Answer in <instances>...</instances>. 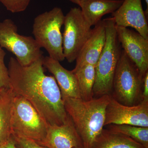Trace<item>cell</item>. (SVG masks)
<instances>
[{"label": "cell", "mask_w": 148, "mask_h": 148, "mask_svg": "<svg viewBox=\"0 0 148 148\" xmlns=\"http://www.w3.org/2000/svg\"><path fill=\"white\" fill-rule=\"evenodd\" d=\"M44 57L25 66L11 57L8 68L10 87L34 107L48 125H62L69 117L55 78L45 73Z\"/></svg>", "instance_id": "cell-1"}, {"label": "cell", "mask_w": 148, "mask_h": 148, "mask_svg": "<svg viewBox=\"0 0 148 148\" xmlns=\"http://www.w3.org/2000/svg\"><path fill=\"white\" fill-rule=\"evenodd\" d=\"M109 94L84 101L81 98H63L66 112L82 141L83 148H92L105 126Z\"/></svg>", "instance_id": "cell-2"}, {"label": "cell", "mask_w": 148, "mask_h": 148, "mask_svg": "<svg viewBox=\"0 0 148 148\" xmlns=\"http://www.w3.org/2000/svg\"><path fill=\"white\" fill-rule=\"evenodd\" d=\"M103 20L106 28V42L95 66V79L92 89L93 94L101 96L109 94L112 89L114 76L122 51L113 18Z\"/></svg>", "instance_id": "cell-3"}, {"label": "cell", "mask_w": 148, "mask_h": 148, "mask_svg": "<svg viewBox=\"0 0 148 148\" xmlns=\"http://www.w3.org/2000/svg\"><path fill=\"white\" fill-rule=\"evenodd\" d=\"M65 15L60 8L39 14L33 25L34 38L41 48H44L49 57L59 62L65 60L63 48L61 27Z\"/></svg>", "instance_id": "cell-4"}, {"label": "cell", "mask_w": 148, "mask_h": 148, "mask_svg": "<svg viewBox=\"0 0 148 148\" xmlns=\"http://www.w3.org/2000/svg\"><path fill=\"white\" fill-rule=\"evenodd\" d=\"M48 125L29 101L15 94L12 112V135L41 142L46 135Z\"/></svg>", "instance_id": "cell-5"}, {"label": "cell", "mask_w": 148, "mask_h": 148, "mask_svg": "<svg viewBox=\"0 0 148 148\" xmlns=\"http://www.w3.org/2000/svg\"><path fill=\"white\" fill-rule=\"evenodd\" d=\"M0 47L13 53L19 64L28 66L43 56L42 51L33 37L18 34L12 19L0 21Z\"/></svg>", "instance_id": "cell-6"}, {"label": "cell", "mask_w": 148, "mask_h": 148, "mask_svg": "<svg viewBox=\"0 0 148 148\" xmlns=\"http://www.w3.org/2000/svg\"><path fill=\"white\" fill-rule=\"evenodd\" d=\"M144 76L122 49L113 83L116 100L126 106L135 105L142 96Z\"/></svg>", "instance_id": "cell-7"}, {"label": "cell", "mask_w": 148, "mask_h": 148, "mask_svg": "<svg viewBox=\"0 0 148 148\" xmlns=\"http://www.w3.org/2000/svg\"><path fill=\"white\" fill-rule=\"evenodd\" d=\"M63 35V52L69 63L75 61L91 32V26L80 8H73L65 16Z\"/></svg>", "instance_id": "cell-8"}, {"label": "cell", "mask_w": 148, "mask_h": 148, "mask_svg": "<svg viewBox=\"0 0 148 148\" xmlns=\"http://www.w3.org/2000/svg\"><path fill=\"white\" fill-rule=\"evenodd\" d=\"M109 125H129L148 127V101L138 105L126 106L111 96L106 109L105 126Z\"/></svg>", "instance_id": "cell-9"}, {"label": "cell", "mask_w": 148, "mask_h": 148, "mask_svg": "<svg viewBox=\"0 0 148 148\" xmlns=\"http://www.w3.org/2000/svg\"><path fill=\"white\" fill-rule=\"evenodd\" d=\"M116 31L122 50L145 75L148 71V40L126 27L116 26Z\"/></svg>", "instance_id": "cell-10"}, {"label": "cell", "mask_w": 148, "mask_h": 148, "mask_svg": "<svg viewBox=\"0 0 148 148\" xmlns=\"http://www.w3.org/2000/svg\"><path fill=\"white\" fill-rule=\"evenodd\" d=\"M112 15L116 26L131 27L148 40V18L143 10L141 0H124Z\"/></svg>", "instance_id": "cell-11"}, {"label": "cell", "mask_w": 148, "mask_h": 148, "mask_svg": "<svg viewBox=\"0 0 148 148\" xmlns=\"http://www.w3.org/2000/svg\"><path fill=\"white\" fill-rule=\"evenodd\" d=\"M106 31L103 20L95 25L91 30L84 45L76 59L75 67L73 71L86 65L96 66L105 45Z\"/></svg>", "instance_id": "cell-12"}, {"label": "cell", "mask_w": 148, "mask_h": 148, "mask_svg": "<svg viewBox=\"0 0 148 148\" xmlns=\"http://www.w3.org/2000/svg\"><path fill=\"white\" fill-rule=\"evenodd\" d=\"M38 144L48 148H83L81 139L70 117L62 125H48L45 138Z\"/></svg>", "instance_id": "cell-13"}, {"label": "cell", "mask_w": 148, "mask_h": 148, "mask_svg": "<svg viewBox=\"0 0 148 148\" xmlns=\"http://www.w3.org/2000/svg\"><path fill=\"white\" fill-rule=\"evenodd\" d=\"M43 64L53 75L60 88L62 98H81L77 78L72 71L67 70L59 61L49 56L44 57Z\"/></svg>", "instance_id": "cell-14"}, {"label": "cell", "mask_w": 148, "mask_h": 148, "mask_svg": "<svg viewBox=\"0 0 148 148\" xmlns=\"http://www.w3.org/2000/svg\"><path fill=\"white\" fill-rule=\"evenodd\" d=\"M124 0H82L79 5L83 15L92 27L101 21L106 14L116 10Z\"/></svg>", "instance_id": "cell-15"}, {"label": "cell", "mask_w": 148, "mask_h": 148, "mask_svg": "<svg viewBox=\"0 0 148 148\" xmlns=\"http://www.w3.org/2000/svg\"><path fill=\"white\" fill-rule=\"evenodd\" d=\"M15 93L11 88L0 90V145L11 137L12 112Z\"/></svg>", "instance_id": "cell-16"}, {"label": "cell", "mask_w": 148, "mask_h": 148, "mask_svg": "<svg viewBox=\"0 0 148 148\" xmlns=\"http://www.w3.org/2000/svg\"><path fill=\"white\" fill-rule=\"evenodd\" d=\"M92 148H145L132 138L103 129Z\"/></svg>", "instance_id": "cell-17"}, {"label": "cell", "mask_w": 148, "mask_h": 148, "mask_svg": "<svg viewBox=\"0 0 148 148\" xmlns=\"http://www.w3.org/2000/svg\"><path fill=\"white\" fill-rule=\"evenodd\" d=\"M72 71L77 78L81 99L85 101L92 99V89L95 79V66L86 65Z\"/></svg>", "instance_id": "cell-18"}, {"label": "cell", "mask_w": 148, "mask_h": 148, "mask_svg": "<svg viewBox=\"0 0 148 148\" xmlns=\"http://www.w3.org/2000/svg\"><path fill=\"white\" fill-rule=\"evenodd\" d=\"M108 130L126 135L140 143L145 148H148V127L129 125H110Z\"/></svg>", "instance_id": "cell-19"}, {"label": "cell", "mask_w": 148, "mask_h": 148, "mask_svg": "<svg viewBox=\"0 0 148 148\" xmlns=\"http://www.w3.org/2000/svg\"><path fill=\"white\" fill-rule=\"evenodd\" d=\"M5 52L0 47V90L10 88L8 68L5 63Z\"/></svg>", "instance_id": "cell-20"}, {"label": "cell", "mask_w": 148, "mask_h": 148, "mask_svg": "<svg viewBox=\"0 0 148 148\" xmlns=\"http://www.w3.org/2000/svg\"><path fill=\"white\" fill-rule=\"evenodd\" d=\"M31 0H0V2L9 11L18 13L26 10Z\"/></svg>", "instance_id": "cell-21"}, {"label": "cell", "mask_w": 148, "mask_h": 148, "mask_svg": "<svg viewBox=\"0 0 148 148\" xmlns=\"http://www.w3.org/2000/svg\"><path fill=\"white\" fill-rule=\"evenodd\" d=\"M12 136L17 148H48L30 139L14 135Z\"/></svg>", "instance_id": "cell-22"}, {"label": "cell", "mask_w": 148, "mask_h": 148, "mask_svg": "<svg viewBox=\"0 0 148 148\" xmlns=\"http://www.w3.org/2000/svg\"><path fill=\"white\" fill-rule=\"evenodd\" d=\"M143 92L142 97L143 100L148 101V71L147 72L143 78Z\"/></svg>", "instance_id": "cell-23"}, {"label": "cell", "mask_w": 148, "mask_h": 148, "mask_svg": "<svg viewBox=\"0 0 148 148\" xmlns=\"http://www.w3.org/2000/svg\"><path fill=\"white\" fill-rule=\"evenodd\" d=\"M0 148H17L12 136L5 143L0 145Z\"/></svg>", "instance_id": "cell-24"}, {"label": "cell", "mask_w": 148, "mask_h": 148, "mask_svg": "<svg viewBox=\"0 0 148 148\" xmlns=\"http://www.w3.org/2000/svg\"><path fill=\"white\" fill-rule=\"evenodd\" d=\"M145 1L146 5H147V8H146V10L145 11V14L146 16H147V18H148V0H145Z\"/></svg>", "instance_id": "cell-25"}, {"label": "cell", "mask_w": 148, "mask_h": 148, "mask_svg": "<svg viewBox=\"0 0 148 148\" xmlns=\"http://www.w3.org/2000/svg\"><path fill=\"white\" fill-rule=\"evenodd\" d=\"M69 1L73 3L76 4L77 5H79L80 3L82 0H69Z\"/></svg>", "instance_id": "cell-26"}, {"label": "cell", "mask_w": 148, "mask_h": 148, "mask_svg": "<svg viewBox=\"0 0 148 148\" xmlns=\"http://www.w3.org/2000/svg\"><path fill=\"white\" fill-rule=\"evenodd\" d=\"M81 148V147H75V148Z\"/></svg>", "instance_id": "cell-27"}]
</instances>
